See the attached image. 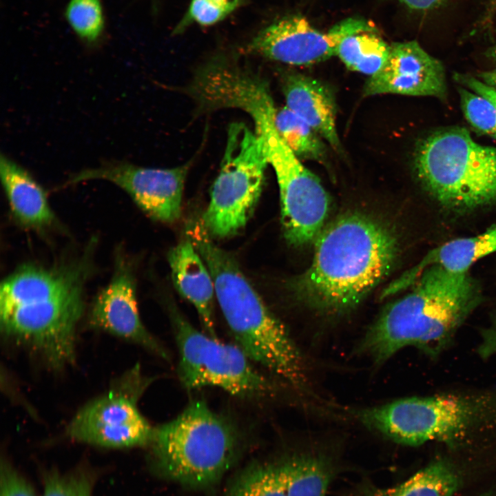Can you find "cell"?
I'll use <instances>...</instances> for the list:
<instances>
[{
	"label": "cell",
	"instance_id": "17",
	"mask_svg": "<svg viewBox=\"0 0 496 496\" xmlns=\"http://www.w3.org/2000/svg\"><path fill=\"white\" fill-rule=\"evenodd\" d=\"M0 176L11 214L18 224L37 231L56 225L45 190L28 171L1 154Z\"/></svg>",
	"mask_w": 496,
	"mask_h": 496
},
{
	"label": "cell",
	"instance_id": "11",
	"mask_svg": "<svg viewBox=\"0 0 496 496\" xmlns=\"http://www.w3.org/2000/svg\"><path fill=\"white\" fill-rule=\"evenodd\" d=\"M188 165L170 169L143 167L127 162H114L84 169L73 175L65 186L89 180H105L125 191L151 218L165 222L176 220Z\"/></svg>",
	"mask_w": 496,
	"mask_h": 496
},
{
	"label": "cell",
	"instance_id": "19",
	"mask_svg": "<svg viewBox=\"0 0 496 496\" xmlns=\"http://www.w3.org/2000/svg\"><path fill=\"white\" fill-rule=\"evenodd\" d=\"M286 106L305 121L335 150L340 148L336 129V105L331 90L301 74H287L282 85Z\"/></svg>",
	"mask_w": 496,
	"mask_h": 496
},
{
	"label": "cell",
	"instance_id": "29",
	"mask_svg": "<svg viewBox=\"0 0 496 496\" xmlns=\"http://www.w3.org/2000/svg\"><path fill=\"white\" fill-rule=\"evenodd\" d=\"M453 78L464 87L490 101L496 107V90L470 74L456 72Z\"/></svg>",
	"mask_w": 496,
	"mask_h": 496
},
{
	"label": "cell",
	"instance_id": "18",
	"mask_svg": "<svg viewBox=\"0 0 496 496\" xmlns=\"http://www.w3.org/2000/svg\"><path fill=\"white\" fill-rule=\"evenodd\" d=\"M168 261L176 289L194 305L208 335L215 337L213 278L188 236L170 249Z\"/></svg>",
	"mask_w": 496,
	"mask_h": 496
},
{
	"label": "cell",
	"instance_id": "31",
	"mask_svg": "<svg viewBox=\"0 0 496 496\" xmlns=\"http://www.w3.org/2000/svg\"><path fill=\"white\" fill-rule=\"evenodd\" d=\"M407 7L416 10H428L442 5L446 0H398Z\"/></svg>",
	"mask_w": 496,
	"mask_h": 496
},
{
	"label": "cell",
	"instance_id": "6",
	"mask_svg": "<svg viewBox=\"0 0 496 496\" xmlns=\"http://www.w3.org/2000/svg\"><path fill=\"white\" fill-rule=\"evenodd\" d=\"M358 418L402 444H459L496 429V391L409 397L357 412Z\"/></svg>",
	"mask_w": 496,
	"mask_h": 496
},
{
	"label": "cell",
	"instance_id": "22",
	"mask_svg": "<svg viewBox=\"0 0 496 496\" xmlns=\"http://www.w3.org/2000/svg\"><path fill=\"white\" fill-rule=\"evenodd\" d=\"M460 480L453 466L444 460L429 464L404 482L373 490L370 496H452Z\"/></svg>",
	"mask_w": 496,
	"mask_h": 496
},
{
	"label": "cell",
	"instance_id": "16",
	"mask_svg": "<svg viewBox=\"0 0 496 496\" xmlns=\"http://www.w3.org/2000/svg\"><path fill=\"white\" fill-rule=\"evenodd\" d=\"M338 37L331 28L319 31L304 17L292 16L262 30L250 43L254 52L293 65H309L335 55Z\"/></svg>",
	"mask_w": 496,
	"mask_h": 496
},
{
	"label": "cell",
	"instance_id": "24",
	"mask_svg": "<svg viewBox=\"0 0 496 496\" xmlns=\"http://www.w3.org/2000/svg\"><path fill=\"white\" fill-rule=\"evenodd\" d=\"M66 16L76 34L87 41H95L102 32L103 18L99 0H71Z\"/></svg>",
	"mask_w": 496,
	"mask_h": 496
},
{
	"label": "cell",
	"instance_id": "4",
	"mask_svg": "<svg viewBox=\"0 0 496 496\" xmlns=\"http://www.w3.org/2000/svg\"><path fill=\"white\" fill-rule=\"evenodd\" d=\"M187 236L210 271L215 296L237 345L250 360L295 386H303L304 367L298 348L236 260L212 241L201 222L188 227Z\"/></svg>",
	"mask_w": 496,
	"mask_h": 496
},
{
	"label": "cell",
	"instance_id": "26",
	"mask_svg": "<svg viewBox=\"0 0 496 496\" xmlns=\"http://www.w3.org/2000/svg\"><path fill=\"white\" fill-rule=\"evenodd\" d=\"M43 496H92L93 482L83 471L61 474L52 471L44 475Z\"/></svg>",
	"mask_w": 496,
	"mask_h": 496
},
{
	"label": "cell",
	"instance_id": "10",
	"mask_svg": "<svg viewBox=\"0 0 496 496\" xmlns=\"http://www.w3.org/2000/svg\"><path fill=\"white\" fill-rule=\"evenodd\" d=\"M171 314L179 351L178 375L185 388L216 386L242 397L266 394V379L238 345L199 331L176 310Z\"/></svg>",
	"mask_w": 496,
	"mask_h": 496
},
{
	"label": "cell",
	"instance_id": "25",
	"mask_svg": "<svg viewBox=\"0 0 496 496\" xmlns=\"http://www.w3.org/2000/svg\"><path fill=\"white\" fill-rule=\"evenodd\" d=\"M461 107L469 124L477 132L496 139V107L486 98L466 88H458Z\"/></svg>",
	"mask_w": 496,
	"mask_h": 496
},
{
	"label": "cell",
	"instance_id": "15",
	"mask_svg": "<svg viewBox=\"0 0 496 496\" xmlns=\"http://www.w3.org/2000/svg\"><path fill=\"white\" fill-rule=\"evenodd\" d=\"M382 94L444 98V66L416 41L393 43L384 67L364 87V96Z\"/></svg>",
	"mask_w": 496,
	"mask_h": 496
},
{
	"label": "cell",
	"instance_id": "7",
	"mask_svg": "<svg viewBox=\"0 0 496 496\" xmlns=\"http://www.w3.org/2000/svg\"><path fill=\"white\" fill-rule=\"evenodd\" d=\"M414 165L424 187L448 207L471 209L496 201V147L477 143L464 127L428 136Z\"/></svg>",
	"mask_w": 496,
	"mask_h": 496
},
{
	"label": "cell",
	"instance_id": "20",
	"mask_svg": "<svg viewBox=\"0 0 496 496\" xmlns=\"http://www.w3.org/2000/svg\"><path fill=\"white\" fill-rule=\"evenodd\" d=\"M495 251L496 225L479 235L457 238L432 249L417 265L401 277L389 291L392 293L413 284L424 270L434 265L452 273L467 272L475 262Z\"/></svg>",
	"mask_w": 496,
	"mask_h": 496
},
{
	"label": "cell",
	"instance_id": "8",
	"mask_svg": "<svg viewBox=\"0 0 496 496\" xmlns=\"http://www.w3.org/2000/svg\"><path fill=\"white\" fill-rule=\"evenodd\" d=\"M267 165L261 138L244 123H232L202 220L210 236L228 237L245 226L260 195Z\"/></svg>",
	"mask_w": 496,
	"mask_h": 496
},
{
	"label": "cell",
	"instance_id": "13",
	"mask_svg": "<svg viewBox=\"0 0 496 496\" xmlns=\"http://www.w3.org/2000/svg\"><path fill=\"white\" fill-rule=\"evenodd\" d=\"M331 475L320 457L287 456L250 464L232 479L225 496H324Z\"/></svg>",
	"mask_w": 496,
	"mask_h": 496
},
{
	"label": "cell",
	"instance_id": "12",
	"mask_svg": "<svg viewBox=\"0 0 496 496\" xmlns=\"http://www.w3.org/2000/svg\"><path fill=\"white\" fill-rule=\"evenodd\" d=\"M133 393L112 391L88 403L73 417L67 434L82 442L110 448L149 444L154 429L139 412Z\"/></svg>",
	"mask_w": 496,
	"mask_h": 496
},
{
	"label": "cell",
	"instance_id": "32",
	"mask_svg": "<svg viewBox=\"0 0 496 496\" xmlns=\"http://www.w3.org/2000/svg\"><path fill=\"white\" fill-rule=\"evenodd\" d=\"M479 79L496 90V68L478 74Z\"/></svg>",
	"mask_w": 496,
	"mask_h": 496
},
{
	"label": "cell",
	"instance_id": "2",
	"mask_svg": "<svg viewBox=\"0 0 496 496\" xmlns=\"http://www.w3.org/2000/svg\"><path fill=\"white\" fill-rule=\"evenodd\" d=\"M397 245L393 234L379 222L359 214L344 216L320 232L311 266L294 288L319 310L347 311L389 271Z\"/></svg>",
	"mask_w": 496,
	"mask_h": 496
},
{
	"label": "cell",
	"instance_id": "21",
	"mask_svg": "<svg viewBox=\"0 0 496 496\" xmlns=\"http://www.w3.org/2000/svg\"><path fill=\"white\" fill-rule=\"evenodd\" d=\"M342 38L336 54L346 67L369 76L378 73L386 63L389 45L369 21L349 18L338 23Z\"/></svg>",
	"mask_w": 496,
	"mask_h": 496
},
{
	"label": "cell",
	"instance_id": "28",
	"mask_svg": "<svg viewBox=\"0 0 496 496\" xmlns=\"http://www.w3.org/2000/svg\"><path fill=\"white\" fill-rule=\"evenodd\" d=\"M0 496H37L28 481L9 463H1Z\"/></svg>",
	"mask_w": 496,
	"mask_h": 496
},
{
	"label": "cell",
	"instance_id": "30",
	"mask_svg": "<svg viewBox=\"0 0 496 496\" xmlns=\"http://www.w3.org/2000/svg\"><path fill=\"white\" fill-rule=\"evenodd\" d=\"M478 353L484 358L496 355V314L488 327L481 331V342Z\"/></svg>",
	"mask_w": 496,
	"mask_h": 496
},
{
	"label": "cell",
	"instance_id": "3",
	"mask_svg": "<svg viewBox=\"0 0 496 496\" xmlns=\"http://www.w3.org/2000/svg\"><path fill=\"white\" fill-rule=\"evenodd\" d=\"M414 284L384 310L362 341V351L377 362L407 346L439 354L479 303L478 287L467 272L452 273L434 265Z\"/></svg>",
	"mask_w": 496,
	"mask_h": 496
},
{
	"label": "cell",
	"instance_id": "1",
	"mask_svg": "<svg viewBox=\"0 0 496 496\" xmlns=\"http://www.w3.org/2000/svg\"><path fill=\"white\" fill-rule=\"evenodd\" d=\"M95 242L79 258L52 266L23 264L2 280L0 321L6 336L48 360L74 351Z\"/></svg>",
	"mask_w": 496,
	"mask_h": 496
},
{
	"label": "cell",
	"instance_id": "33",
	"mask_svg": "<svg viewBox=\"0 0 496 496\" xmlns=\"http://www.w3.org/2000/svg\"><path fill=\"white\" fill-rule=\"evenodd\" d=\"M488 55L496 61V43L488 50Z\"/></svg>",
	"mask_w": 496,
	"mask_h": 496
},
{
	"label": "cell",
	"instance_id": "5",
	"mask_svg": "<svg viewBox=\"0 0 496 496\" xmlns=\"http://www.w3.org/2000/svg\"><path fill=\"white\" fill-rule=\"evenodd\" d=\"M149 444L155 471L194 489L216 484L240 450L236 430L203 400L192 402L175 419L154 429Z\"/></svg>",
	"mask_w": 496,
	"mask_h": 496
},
{
	"label": "cell",
	"instance_id": "23",
	"mask_svg": "<svg viewBox=\"0 0 496 496\" xmlns=\"http://www.w3.org/2000/svg\"><path fill=\"white\" fill-rule=\"evenodd\" d=\"M276 128L285 143L298 158L321 160L324 145L318 134L287 106L276 110Z\"/></svg>",
	"mask_w": 496,
	"mask_h": 496
},
{
	"label": "cell",
	"instance_id": "9",
	"mask_svg": "<svg viewBox=\"0 0 496 496\" xmlns=\"http://www.w3.org/2000/svg\"><path fill=\"white\" fill-rule=\"evenodd\" d=\"M275 112L273 107L256 112L252 116L255 132L262 139L268 164L277 178L285 237L291 245H304L322 231L329 199L318 178L280 136L274 124Z\"/></svg>",
	"mask_w": 496,
	"mask_h": 496
},
{
	"label": "cell",
	"instance_id": "14",
	"mask_svg": "<svg viewBox=\"0 0 496 496\" xmlns=\"http://www.w3.org/2000/svg\"><path fill=\"white\" fill-rule=\"evenodd\" d=\"M90 321L94 327L141 344L163 358H167L166 351L141 322L132 266L121 250L116 254L110 282L94 300Z\"/></svg>",
	"mask_w": 496,
	"mask_h": 496
},
{
	"label": "cell",
	"instance_id": "27",
	"mask_svg": "<svg viewBox=\"0 0 496 496\" xmlns=\"http://www.w3.org/2000/svg\"><path fill=\"white\" fill-rule=\"evenodd\" d=\"M240 0H192L185 23L202 25L216 23L233 12Z\"/></svg>",
	"mask_w": 496,
	"mask_h": 496
}]
</instances>
